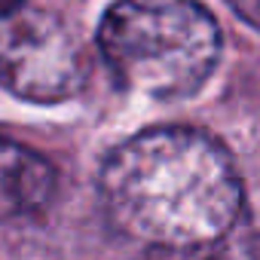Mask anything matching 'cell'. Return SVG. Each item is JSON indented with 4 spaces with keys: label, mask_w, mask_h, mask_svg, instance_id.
I'll return each instance as SVG.
<instances>
[{
    "label": "cell",
    "mask_w": 260,
    "mask_h": 260,
    "mask_svg": "<svg viewBox=\"0 0 260 260\" xmlns=\"http://www.w3.org/2000/svg\"><path fill=\"white\" fill-rule=\"evenodd\" d=\"M98 190L110 220L153 248L217 245L242 208L226 150L184 125L147 128L113 147Z\"/></svg>",
    "instance_id": "1"
},
{
    "label": "cell",
    "mask_w": 260,
    "mask_h": 260,
    "mask_svg": "<svg viewBox=\"0 0 260 260\" xmlns=\"http://www.w3.org/2000/svg\"><path fill=\"white\" fill-rule=\"evenodd\" d=\"M116 80L150 98L202 89L220 58V28L196 0H116L98 25Z\"/></svg>",
    "instance_id": "2"
},
{
    "label": "cell",
    "mask_w": 260,
    "mask_h": 260,
    "mask_svg": "<svg viewBox=\"0 0 260 260\" xmlns=\"http://www.w3.org/2000/svg\"><path fill=\"white\" fill-rule=\"evenodd\" d=\"M4 83L34 104H58L80 92L86 68L71 31L43 10L4 19Z\"/></svg>",
    "instance_id": "3"
},
{
    "label": "cell",
    "mask_w": 260,
    "mask_h": 260,
    "mask_svg": "<svg viewBox=\"0 0 260 260\" xmlns=\"http://www.w3.org/2000/svg\"><path fill=\"white\" fill-rule=\"evenodd\" d=\"M55 169L37 150L4 141L0 150V205L4 217H22L43 211L55 196Z\"/></svg>",
    "instance_id": "4"
},
{
    "label": "cell",
    "mask_w": 260,
    "mask_h": 260,
    "mask_svg": "<svg viewBox=\"0 0 260 260\" xmlns=\"http://www.w3.org/2000/svg\"><path fill=\"white\" fill-rule=\"evenodd\" d=\"M153 260H226L217 245H196V248H156Z\"/></svg>",
    "instance_id": "5"
},
{
    "label": "cell",
    "mask_w": 260,
    "mask_h": 260,
    "mask_svg": "<svg viewBox=\"0 0 260 260\" xmlns=\"http://www.w3.org/2000/svg\"><path fill=\"white\" fill-rule=\"evenodd\" d=\"M230 7L236 10L239 19H245L251 28L260 31V0H230Z\"/></svg>",
    "instance_id": "6"
},
{
    "label": "cell",
    "mask_w": 260,
    "mask_h": 260,
    "mask_svg": "<svg viewBox=\"0 0 260 260\" xmlns=\"http://www.w3.org/2000/svg\"><path fill=\"white\" fill-rule=\"evenodd\" d=\"M22 10H25V0H0V13H4V19L22 13Z\"/></svg>",
    "instance_id": "7"
}]
</instances>
